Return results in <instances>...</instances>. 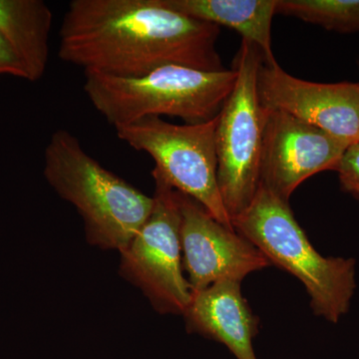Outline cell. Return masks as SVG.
Instances as JSON below:
<instances>
[{
  "label": "cell",
  "mask_w": 359,
  "mask_h": 359,
  "mask_svg": "<svg viewBox=\"0 0 359 359\" xmlns=\"http://www.w3.org/2000/svg\"><path fill=\"white\" fill-rule=\"evenodd\" d=\"M276 13L334 32H359V0H278Z\"/></svg>",
  "instance_id": "5bb4252c"
},
{
  "label": "cell",
  "mask_w": 359,
  "mask_h": 359,
  "mask_svg": "<svg viewBox=\"0 0 359 359\" xmlns=\"http://www.w3.org/2000/svg\"><path fill=\"white\" fill-rule=\"evenodd\" d=\"M184 316L191 332L221 342L237 359H257L252 339L259 323L243 297L241 282L219 280L196 292Z\"/></svg>",
  "instance_id": "8fae6325"
},
{
  "label": "cell",
  "mask_w": 359,
  "mask_h": 359,
  "mask_svg": "<svg viewBox=\"0 0 359 359\" xmlns=\"http://www.w3.org/2000/svg\"><path fill=\"white\" fill-rule=\"evenodd\" d=\"M231 223L269 264L301 280L316 316L337 323L348 311L356 287L355 261L321 256L295 219L289 202L259 186L249 207Z\"/></svg>",
  "instance_id": "3957f363"
},
{
  "label": "cell",
  "mask_w": 359,
  "mask_h": 359,
  "mask_svg": "<svg viewBox=\"0 0 359 359\" xmlns=\"http://www.w3.org/2000/svg\"><path fill=\"white\" fill-rule=\"evenodd\" d=\"M0 74H9L29 80L25 65L1 32H0Z\"/></svg>",
  "instance_id": "2e32d148"
},
{
  "label": "cell",
  "mask_w": 359,
  "mask_h": 359,
  "mask_svg": "<svg viewBox=\"0 0 359 359\" xmlns=\"http://www.w3.org/2000/svg\"><path fill=\"white\" fill-rule=\"evenodd\" d=\"M216 126L217 117L184 125L145 117L115 129L120 140L154 159L153 175L199 203L226 228L235 230L219 193Z\"/></svg>",
  "instance_id": "8992f818"
},
{
  "label": "cell",
  "mask_w": 359,
  "mask_h": 359,
  "mask_svg": "<svg viewBox=\"0 0 359 359\" xmlns=\"http://www.w3.org/2000/svg\"><path fill=\"white\" fill-rule=\"evenodd\" d=\"M181 212L182 266L193 294L219 280H243L271 266L252 243L212 218L192 198L177 191Z\"/></svg>",
  "instance_id": "9c48e42d"
},
{
  "label": "cell",
  "mask_w": 359,
  "mask_h": 359,
  "mask_svg": "<svg viewBox=\"0 0 359 359\" xmlns=\"http://www.w3.org/2000/svg\"><path fill=\"white\" fill-rule=\"evenodd\" d=\"M262 60L259 47L242 40L233 62L235 86L217 116L218 184L231 221L249 207L259 187L266 114L257 93Z\"/></svg>",
  "instance_id": "5b68a950"
},
{
  "label": "cell",
  "mask_w": 359,
  "mask_h": 359,
  "mask_svg": "<svg viewBox=\"0 0 359 359\" xmlns=\"http://www.w3.org/2000/svg\"><path fill=\"white\" fill-rule=\"evenodd\" d=\"M264 111L259 186L289 202L306 180L335 171L351 145L287 113Z\"/></svg>",
  "instance_id": "ba28073f"
},
{
  "label": "cell",
  "mask_w": 359,
  "mask_h": 359,
  "mask_svg": "<svg viewBox=\"0 0 359 359\" xmlns=\"http://www.w3.org/2000/svg\"><path fill=\"white\" fill-rule=\"evenodd\" d=\"M219 26L189 18L163 0H72L58 55L84 72L140 77L167 65L224 70Z\"/></svg>",
  "instance_id": "6da1fadb"
},
{
  "label": "cell",
  "mask_w": 359,
  "mask_h": 359,
  "mask_svg": "<svg viewBox=\"0 0 359 359\" xmlns=\"http://www.w3.org/2000/svg\"><path fill=\"white\" fill-rule=\"evenodd\" d=\"M43 173L55 192L76 207L89 244L102 249H126L154 205V198L101 166L67 130L51 135Z\"/></svg>",
  "instance_id": "7a4b0ae2"
},
{
  "label": "cell",
  "mask_w": 359,
  "mask_h": 359,
  "mask_svg": "<svg viewBox=\"0 0 359 359\" xmlns=\"http://www.w3.org/2000/svg\"><path fill=\"white\" fill-rule=\"evenodd\" d=\"M335 171L339 173L342 189L359 200V143L351 144L346 149Z\"/></svg>",
  "instance_id": "9a60e30c"
},
{
  "label": "cell",
  "mask_w": 359,
  "mask_h": 359,
  "mask_svg": "<svg viewBox=\"0 0 359 359\" xmlns=\"http://www.w3.org/2000/svg\"><path fill=\"white\" fill-rule=\"evenodd\" d=\"M257 93L264 109L282 111L349 145L359 140V83H316L262 60Z\"/></svg>",
  "instance_id": "30bf717a"
},
{
  "label": "cell",
  "mask_w": 359,
  "mask_h": 359,
  "mask_svg": "<svg viewBox=\"0 0 359 359\" xmlns=\"http://www.w3.org/2000/svg\"><path fill=\"white\" fill-rule=\"evenodd\" d=\"M165 6L189 18L237 32L259 47L263 62L276 60L271 48V23L278 0H163Z\"/></svg>",
  "instance_id": "7c38bea8"
},
{
  "label": "cell",
  "mask_w": 359,
  "mask_h": 359,
  "mask_svg": "<svg viewBox=\"0 0 359 359\" xmlns=\"http://www.w3.org/2000/svg\"><path fill=\"white\" fill-rule=\"evenodd\" d=\"M90 102L115 128L145 117L172 116L199 124L218 116L237 80L235 69L167 65L140 77L84 72Z\"/></svg>",
  "instance_id": "277c9868"
},
{
  "label": "cell",
  "mask_w": 359,
  "mask_h": 359,
  "mask_svg": "<svg viewBox=\"0 0 359 359\" xmlns=\"http://www.w3.org/2000/svg\"><path fill=\"white\" fill-rule=\"evenodd\" d=\"M152 176L154 205L146 223L121 252V273L143 290L160 313L184 314L193 292L182 266L177 191L157 175Z\"/></svg>",
  "instance_id": "52a82bcc"
},
{
  "label": "cell",
  "mask_w": 359,
  "mask_h": 359,
  "mask_svg": "<svg viewBox=\"0 0 359 359\" xmlns=\"http://www.w3.org/2000/svg\"><path fill=\"white\" fill-rule=\"evenodd\" d=\"M358 143H359V140H358Z\"/></svg>",
  "instance_id": "e0dca14e"
},
{
  "label": "cell",
  "mask_w": 359,
  "mask_h": 359,
  "mask_svg": "<svg viewBox=\"0 0 359 359\" xmlns=\"http://www.w3.org/2000/svg\"><path fill=\"white\" fill-rule=\"evenodd\" d=\"M52 13L42 0H0V32L20 58L30 81L43 76L49 60Z\"/></svg>",
  "instance_id": "4fadbf2b"
}]
</instances>
